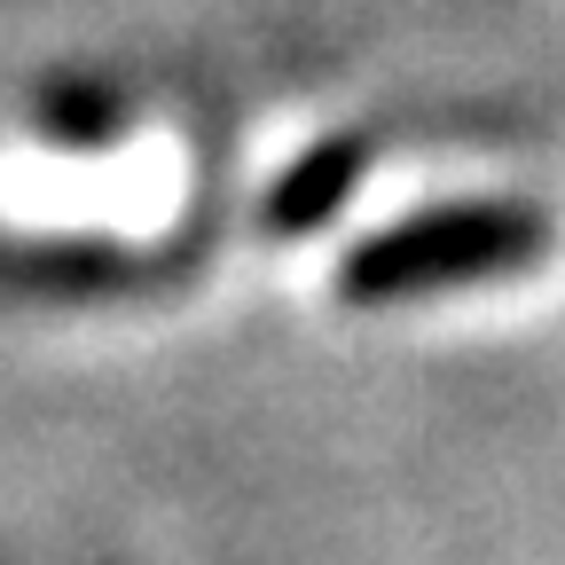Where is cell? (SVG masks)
I'll return each instance as SVG.
<instances>
[{"mask_svg":"<svg viewBox=\"0 0 565 565\" xmlns=\"http://www.w3.org/2000/svg\"><path fill=\"white\" fill-rule=\"evenodd\" d=\"M345 173H353V141H322L315 158H299L291 173H282V189H275V221L299 228V221H315V212H330L338 189H345Z\"/></svg>","mask_w":565,"mask_h":565,"instance_id":"obj_2","label":"cell"},{"mask_svg":"<svg viewBox=\"0 0 565 565\" xmlns=\"http://www.w3.org/2000/svg\"><path fill=\"white\" fill-rule=\"evenodd\" d=\"M542 244V221L519 204H440V212H416L401 228L362 236L338 275H330V299L345 307H370V299H401V291H433V282H471L494 275Z\"/></svg>","mask_w":565,"mask_h":565,"instance_id":"obj_1","label":"cell"}]
</instances>
